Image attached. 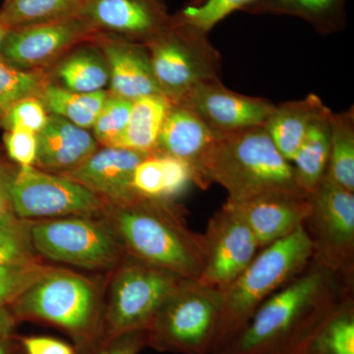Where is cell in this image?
Returning <instances> with one entry per match:
<instances>
[{
	"mask_svg": "<svg viewBox=\"0 0 354 354\" xmlns=\"http://www.w3.org/2000/svg\"><path fill=\"white\" fill-rule=\"evenodd\" d=\"M43 262L35 250L31 220L18 216L0 221V264H31Z\"/></svg>",
	"mask_w": 354,
	"mask_h": 354,
	"instance_id": "1f68e13d",
	"label": "cell"
},
{
	"mask_svg": "<svg viewBox=\"0 0 354 354\" xmlns=\"http://www.w3.org/2000/svg\"><path fill=\"white\" fill-rule=\"evenodd\" d=\"M109 95L108 90L76 93L48 83L39 99L48 113L62 116L77 127L91 130Z\"/></svg>",
	"mask_w": 354,
	"mask_h": 354,
	"instance_id": "4316f807",
	"label": "cell"
},
{
	"mask_svg": "<svg viewBox=\"0 0 354 354\" xmlns=\"http://www.w3.org/2000/svg\"><path fill=\"white\" fill-rule=\"evenodd\" d=\"M203 0H191L190 6H196V4H199L200 2H202Z\"/></svg>",
	"mask_w": 354,
	"mask_h": 354,
	"instance_id": "ee69618b",
	"label": "cell"
},
{
	"mask_svg": "<svg viewBox=\"0 0 354 354\" xmlns=\"http://www.w3.org/2000/svg\"><path fill=\"white\" fill-rule=\"evenodd\" d=\"M48 83L46 72L18 68L0 57V122L18 102L41 97Z\"/></svg>",
	"mask_w": 354,
	"mask_h": 354,
	"instance_id": "4dcf8cb0",
	"label": "cell"
},
{
	"mask_svg": "<svg viewBox=\"0 0 354 354\" xmlns=\"http://www.w3.org/2000/svg\"><path fill=\"white\" fill-rule=\"evenodd\" d=\"M82 0H6L0 23L12 28L41 24L76 15Z\"/></svg>",
	"mask_w": 354,
	"mask_h": 354,
	"instance_id": "f546056e",
	"label": "cell"
},
{
	"mask_svg": "<svg viewBox=\"0 0 354 354\" xmlns=\"http://www.w3.org/2000/svg\"><path fill=\"white\" fill-rule=\"evenodd\" d=\"M177 104L193 109L221 134L264 127L276 106L269 100L234 92L225 87L221 79L201 84Z\"/></svg>",
	"mask_w": 354,
	"mask_h": 354,
	"instance_id": "9a60e30c",
	"label": "cell"
},
{
	"mask_svg": "<svg viewBox=\"0 0 354 354\" xmlns=\"http://www.w3.org/2000/svg\"><path fill=\"white\" fill-rule=\"evenodd\" d=\"M196 176L203 189L212 183L223 186L230 203L272 192L307 194L265 127L221 134L198 164Z\"/></svg>",
	"mask_w": 354,
	"mask_h": 354,
	"instance_id": "3957f363",
	"label": "cell"
},
{
	"mask_svg": "<svg viewBox=\"0 0 354 354\" xmlns=\"http://www.w3.org/2000/svg\"><path fill=\"white\" fill-rule=\"evenodd\" d=\"M208 35L176 15L169 28L144 44L160 93L172 104L201 84L220 79V53Z\"/></svg>",
	"mask_w": 354,
	"mask_h": 354,
	"instance_id": "52a82bcc",
	"label": "cell"
},
{
	"mask_svg": "<svg viewBox=\"0 0 354 354\" xmlns=\"http://www.w3.org/2000/svg\"><path fill=\"white\" fill-rule=\"evenodd\" d=\"M147 348V330H135L114 335L102 342L95 354H138Z\"/></svg>",
	"mask_w": 354,
	"mask_h": 354,
	"instance_id": "74e56055",
	"label": "cell"
},
{
	"mask_svg": "<svg viewBox=\"0 0 354 354\" xmlns=\"http://www.w3.org/2000/svg\"><path fill=\"white\" fill-rule=\"evenodd\" d=\"M95 36L97 32L77 15L12 28L3 39L0 57L18 68L44 71L77 44Z\"/></svg>",
	"mask_w": 354,
	"mask_h": 354,
	"instance_id": "7c38bea8",
	"label": "cell"
},
{
	"mask_svg": "<svg viewBox=\"0 0 354 354\" xmlns=\"http://www.w3.org/2000/svg\"><path fill=\"white\" fill-rule=\"evenodd\" d=\"M55 268L43 262L0 264V306H10L30 286Z\"/></svg>",
	"mask_w": 354,
	"mask_h": 354,
	"instance_id": "836d02e7",
	"label": "cell"
},
{
	"mask_svg": "<svg viewBox=\"0 0 354 354\" xmlns=\"http://www.w3.org/2000/svg\"><path fill=\"white\" fill-rule=\"evenodd\" d=\"M326 176L354 193L353 106L330 115V153Z\"/></svg>",
	"mask_w": 354,
	"mask_h": 354,
	"instance_id": "83f0119b",
	"label": "cell"
},
{
	"mask_svg": "<svg viewBox=\"0 0 354 354\" xmlns=\"http://www.w3.org/2000/svg\"><path fill=\"white\" fill-rule=\"evenodd\" d=\"M7 156L19 167H34L38 141L37 134L26 130H8L3 136Z\"/></svg>",
	"mask_w": 354,
	"mask_h": 354,
	"instance_id": "8d00e7d4",
	"label": "cell"
},
{
	"mask_svg": "<svg viewBox=\"0 0 354 354\" xmlns=\"http://www.w3.org/2000/svg\"><path fill=\"white\" fill-rule=\"evenodd\" d=\"M50 113L38 97H27L7 111L0 127L8 130H26L38 134L46 125Z\"/></svg>",
	"mask_w": 354,
	"mask_h": 354,
	"instance_id": "d590c367",
	"label": "cell"
},
{
	"mask_svg": "<svg viewBox=\"0 0 354 354\" xmlns=\"http://www.w3.org/2000/svg\"><path fill=\"white\" fill-rule=\"evenodd\" d=\"M106 281L55 268L8 308L18 322L46 324L64 330L76 354H95L102 344Z\"/></svg>",
	"mask_w": 354,
	"mask_h": 354,
	"instance_id": "277c9868",
	"label": "cell"
},
{
	"mask_svg": "<svg viewBox=\"0 0 354 354\" xmlns=\"http://www.w3.org/2000/svg\"><path fill=\"white\" fill-rule=\"evenodd\" d=\"M37 141L34 167L57 174L75 169L100 148L88 130L55 114H50L46 125L37 134Z\"/></svg>",
	"mask_w": 354,
	"mask_h": 354,
	"instance_id": "d6986e66",
	"label": "cell"
},
{
	"mask_svg": "<svg viewBox=\"0 0 354 354\" xmlns=\"http://www.w3.org/2000/svg\"><path fill=\"white\" fill-rule=\"evenodd\" d=\"M243 11L255 15L293 16L323 35L346 26V0H259Z\"/></svg>",
	"mask_w": 354,
	"mask_h": 354,
	"instance_id": "cb8c5ba5",
	"label": "cell"
},
{
	"mask_svg": "<svg viewBox=\"0 0 354 354\" xmlns=\"http://www.w3.org/2000/svg\"><path fill=\"white\" fill-rule=\"evenodd\" d=\"M101 218L127 255L183 279H199L205 267L203 234L191 230L176 201L136 197L104 203Z\"/></svg>",
	"mask_w": 354,
	"mask_h": 354,
	"instance_id": "7a4b0ae2",
	"label": "cell"
},
{
	"mask_svg": "<svg viewBox=\"0 0 354 354\" xmlns=\"http://www.w3.org/2000/svg\"><path fill=\"white\" fill-rule=\"evenodd\" d=\"M0 186L14 215L23 220L69 216H101L104 202L62 174L19 167L0 158Z\"/></svg>",
	"mask_w": 354,
	"mask_h": 354,
	"instance_id": "9c48e42d",
	"label": "cell"
},
{
	"mask_svg": "<svg viewBox=\"0 0 354 354\" xmlns=\"http://www.w3.org/2000/svg\"><path fill=\"white\" fill-rule=\"evenodd\" d=\"M26 354H76L75 348L55 337L44 335L21 337Z\"/></svg>",
	"mask_w": 354,
	"mask_h": 354,
	"instance_id": "f35d334b",
	"label": "cell"
},
{
	"mask_svg": "<svg viewBox=\"0 0 354 354\" xmlns=\"http://www.w3.org/2000/svg\"><path fill=\"white\" fill-rule=\"evenodd\" d=\"M354 297L349 278L317 258L265 300L220 354H298Z\"/></svg>",
	"mask_w": 354,
	"mask_h": 354,
	"instance_id": "6da1fadb",
	"label": "cell"
},
{
	"mask_svg": "<svg viewBox=\"0 0 354 354\" xmlns=\"http://www.w3.org/2000/svg\"><path fill=\"white\" fill-rule=\"evenodd\" d=\"M205 241V267L198 281L225 290L261 250L253 232L227 203L209 218Z\"/></svg>",
	"mask_w": 354,
	"mask_h": 354,
	"instance_id": "4fadbf2b",
	"label": "cell"
},
{
	"mask_svg": "<svg viewBox=\"0 0 354 354\" xmlns=\"http://www.w3.org/2000/svg\"><path fill=\"white\" fill-rule=\"evenodd\" d=\"M14 215L12 209H11L10 204H9L8 199H7L6 193L2 190L0 186V221L4 218H10Z\"/></svg>",
	"mask_w": 354,
	"mask_h": 354,
	"instance_id": "b9f144b4",
	"label": "cell"
},
{
	"mask_svg": "<svg viewBox=\"0 0 354 354\" xmlns=\"http://www.w3.org/2000/svg\"><path fill=\"white\" fill-rule=\"evenodd\" d=\"M220 135L193 109L183 104H172L153 153L183 160L192 167L196 176L198 164Z\"/></svg>",
	"mask_w": 354,
	"mask_h": 354,
	"instance_id": "ffe728a7",
	"label": "cell"
},
{
	"mask_svg": "<svg viewBox=\"0 0 354 354\" xmlns=\"http://www.w3.org/2000/svg\"><path fill=\"white\" fill-rule=\"evenodd\" d=\"M109 274L104 291L102 342L123 333L147 329L183 279L130 255Z\"/></svg>",
	"mask_w": 354,
	"mask_h": 354,
	"instance_id": "ba28073f",
	"label": "cell"
},
{
	"mask_svg": "<svg viewBox=\"0 0 354 354\" xmlns=\"http://www.w3.org/2000/svg\"><path fill=\"white\" fill-rule=\"evenodd\" d=\"M133 101L109 95L92 127L100 146L114 147L120 141L129 121Z\"/></svg>",
	"mask_w": 354,
	"mask_h": 354,
	"instance_id": "d6a6232c",
	"label": "cell"
},
{
	"mask_svg": "<svg viewBox=\"0 0 354 354\" xmlns=\"http://www.w3.org/2000/svg\"><path fill=\"white\" fill-rule=\"evenodd\" d=\"M150 153L120 147L100 148L75 169L62 174L95 193L104 203H122L138 197L132 187L137 165Z\"/></svg>",
	"mask_w": 354,
	"mask_h": 354,
	"instance_id": "2e32d148",
	"label": "cell"
},
{
	"mask_svg": "<svg viewBox=\"0 0 354 354\" xmlns=\"http://www.w3.org/2000/svg\"><path fill=\"white\" fill-rule=\"evenodd\" d=\"M31 236L41 258L88 271L111 272L127 255L101 216L31 220Z\"/></svg>",
	"mask_w": 354,
	"mask_h": 354,
	"instance_id": "30bf717a",
	"label": "cell"
},
{
	"mask_svg": "<svg viewBox=\"0 0 354 354\" xmlns=\"http://www.w3.org/2000/svg\"><path fill=\"white\" fill-rule=\"evenodd\" d=\"M0 354H26L21 335L12 334L0 337Z\"/></svg>",
	"mask_w": 354,
	"mask_h": 354,
	"instance_id": "ab89813d",
	"label": "cell"
},
{
	"mask_svg": "<svg viewBox=\"0 0 354 354\" xmlns=\"http://www.w3.org/2000/svg\"><path fill=\"white\" fill-rule=\"evenodd\" d=\"M171 104L162 95H146L135 100L125 131L114 147L153 153Z\"/></svg>",
	"mask_w": 354,
	"mask_h": 354,
	"instance_id": "484cf974",
	"label": "cell"
},
{
	"mask_svg": "<svg viewBox=\"0 0 354 354\" xmlns=\"http://www.w3.org/2000/svg\"><path fill=\"white\" fill-rule=\"evenodd\" d=\"M330 113L332 111L329 109L312 123L291 162L298 186L308 195L318 187L327 171Z\"/></svg>",
	"mask_w": 354,
	"mask_h": 354,
	"instance_id": "d4e9b609",
	"label": "cell"
},
{
	"mask_svg": "<svg viewBox=\"0 0 354 354\" xmlns=\"http://www.w3.org/2000/svg\"><path fill=\"white\" fill-rule=\"evenodd\" d=\"M18 324L8 307L0 306V337L15 334Z\"/></svg>",
	"mask_w": 354,
	"mask_h": 354,
	"instance_id": "60d3db41",
	"label": "cell"
},
{
	"mask_svg": "<svg viewBox=\"0 0 354 354\" xmlns=\"http://www.w3.org/2000/svg\"><path fill=\"white\" fill-rule=\"evenodd\" d=\"M9 31V28L7 26L2 24L0 23V48H1L2 43H3V39L6 38L7 32Z\"/></svg>",
	"mask_w": 354,
	"mask_h": 354,
	"instance_id": "7bdbcfd3",
	"label": "cell"
},
{
	"mask_svg": "<svg viewBox=\"0 0 354 354\" xmlns=\"http://www.w3.org/2000/svg\"><path fill=\"white\" fill-rule=\"evenodd\" d=\"M309 201L304 227L313 243L314 257L354 278V193L325 176Z\"/></svg>",
	"mask_w": 354,
	"mask_h": 354,
	"instance_id": "8fae6325",
	"label": "cell"
},
{
	"mask_svg": "<svg viewBox=\"0 0 354 354\" xmlns=\"http://www.w3.org/2000/svg\"><path fill=\"white\" fill-rule=\"evenodd\" d=\"M94 41L108 62L109 94L133 102L146 95H162L144 44L102 34H97Z\"/></svg>",
	"mask_w": 354,
	"mask_h": 354,
	"instance_id": "ac0fdd59",
	"label": "cell"
},
{
	"mask_svg": "<svg viewBox=\"0 0 354 354\" xmlns=\"http://www.w3.org/2000/svg\"><path fill=\"white\" fill-rule=\"evenodd\" d=\"M223 308L221 290L180 279L147 328V346L176 354H212Z\"/></svg>",
	"mask_w": 354,
	"mask_h": 354,
	"instance_id": "8992f818",
	"label": "cell"
},
{
	"mask_svg": "<svg viewBox=\"0 0 354 354\" xmlns=\"http://www.w3.org/2000/svg\"><path fill=\"white\" fill-rule=\"evenodd\" d=\"M44 72L50 84L72 92L94 93L109 87L108 62L94 39L77 44Z\"/></svg>",
	"mask_w": 354,
	"mask_h": 354,
	"instance_id": "44dd1931",
	"label": "cell"
},
{
	"mask_svg": "<svg viewBox=\"0 0 354 354\" xmlns=\"http://www.w3.org/2000/svg\"><path fill=\"white\" fill-rule=\"evenodd\" d=\"M97 34L146 44L174 22L162 0H82L76 13Z\"/></svg>",
	"mask_w": 354,
	"mask_h": 354,
	"instance_id": "5bb4252c",
	"label": "cell"
},
{
	"mask_svg": "<svg viewBox=\"0 0 354 354\" xmlns=\"http://www.w3.org/2000/svg\"><path fill=\"white\" fill-rule=\"evenodd\" d=\"M298 354H354V297L317 330Z\"/></svg>",
	"mask_w": 354,
	"mask_h": 354,
	"instance_id": "f1b7e54d",
	"label": "cell"
},
{
	"mask_svg": "<svg viewBox=\"0 0 354 354\" xmlns=\"http://www.w3.org/2000/svg\"><path fill=\"white\" fill-rule=\"evenodd\" d=\"M241 216L260 249L286 239L304 225L309 215V195L272 192L241 203L225 202Z\"/></svg>",
	"mask_w": 354,
	"mask_h": 354,
	"instance_id": "e0dca14e",
	"label": "cell"
},
{
	"mask_svg": "<svg viewBox=\"0 0 354 354\" xmlns=\"http://www.w3.org/2000/svg\"><path fill=\"white\" fill-rule=\"evenodd\" d=\"M259 0H203L196 6H186L176 14L179 19L209 34L216 24L232 12L244 10Z\"/></svg>",
	"mask_w": 354,
	"mask_h": 354,
	"instance_id": "e575fe53",
	"label": "cell"
},
{
	"mask_svg": "<svg viewBox=\"0 0 354 354\" xmlns=\"http://www.w3.org/2000/svg\"><path fill=\"white\" fill-rule=\"evenodd\" d=\"M329 109L318 95L309 94L298 101L276 104L264 127L279 152L291 164L312 123Z\"/></svg>",
	"mask_w": 354,
	"mask_h": 354,
	"instance_id": "603a6c76",
	"label": "cell"
},
{
	"mask_svg": "<svg viewBox=\"0 0 354 354\" xmlns=\"http://www.w3.org/2000/svg\"><path fill=\"white\" fill-rule=\"evenodd\" d=\"M313 257V243L304 225L261 249L243 272L221 290L223 308L212 354H220L261 304L304 271Z\"/></svg>",
	"mask_w": 354,
	"mask_h": 354,
	"instance_id": "5b68a950",
	"label": "cell"
},
{
	"mask_svg": "<svg viewBox=\"0 0 354 354\" xmlns=\"http://www.w3.org/2000/svg\"><path fill=\"white\" fill-rule=\"evenodd\" d=\"M196 183V176L189 165L158 153L144 158L135 169L132 179L137 196L167 201H176Z\"/></svg>",
	"mask_w": 354,
	"mask_h": 354,
	"instance_id": "7402d4cb",
	"label": "cell"
}]
</instances>
